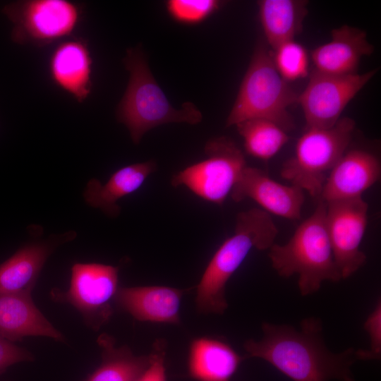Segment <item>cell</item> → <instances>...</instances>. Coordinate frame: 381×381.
<instances>
[{"label": "cell", "mask_w": 381, "mask_h": 381, "mask_svg": "<svg viewBox=\"0 0 381 381\" xmlns=\"http://www.w3.org/2000/svg\"><path fill=\"white\" fill-rule=\"evenodd\" d=\"M300 326L298 330L289 325L263 322L262 337L244 343V358L262 359L293 381H355L351 367L358 361L356 349L331 351L318 318H306Z\"/></svg>", "instance_id": "1"}, {"label": "cell", "mask_w": 381, "mask_h": 381, "mask_svg": "<svg viewBox=\"0 0 381 381\" xmlns=\"http://www.w3.org/2000/svg\"><path fill=\"white\" fill-rule=\"evenodd\" d=\"M278 229L271 215L259 207L238 213L234 234L224 241L197 286L195 303L202 313L223 314L228 307L226 286L252 248L269 249Z\"/></svg>", "instance_id": "2"}, {"label": "cell", "mask_w": 381, "mask_h": 381, "mask_svg": "<svg viewBox=\"0 0 381 381\" xmlns=\"http://www.w3.org/2000/svg\"><path fill=\"white\" fill-rule=\"evenodd\" d=\"M313 214L296 229L283 245L274 243L268 250L271 265L282 277L298 275L302 296L317 292L322 282L341 279L325 225V202L318 200Z\"/></svg>", "instance_id": "3"}, {"label": "cell", "mask_w": 381, "mask_h": 381, "mask_svg": "<svg viewBox=\"0 0 381 381\" xmlns=\"http://www.w3.org/2000/svg\"><path fill=\"white\" fill-rule=\"evenodd\" d=\"M123 62L129 72V80L118 104L116 118L127 128L135 144L147 131L160 125H194L201 121L202 113L194 104L186 102L180 109L172 107L154 78L140 48L128 49Z\"/></svg>", "instance_id": "4"}, {"label": "cell", "mask_w": 381, "mask_h": 381, "mask_svg": "<svg viewBox=\"0 0 381 381\" xmlns=\"http://www.w3.org/2000/svg\"><path fill=\"white\" fill-rule=\"evenodd\" d=\"M298 96L277 71L270 49L264 43H259L226 120V127L249 119H263L287 133L295 127L289 110L297 103Z\"/></svg>", "instance_id": "5"}, {"label": "cell", "mask_w": 381, "mask_h": 381, "mask_svg": "<svg viewBox=\"0 0 381 381\" xmlns=\"http://www.w3.org/2000/svg\"><path fill=\"white\" fill-rule=\"evenodd\" d=\"M355 126L353 119L342 117L329 128H306L294 155L282 164V177L318 200L328 174L346 152Z\"/></svg>", "instance_id": "6"}, {"label": "cell", "mask_w": 381, "mask_h": 381, "mask_svg": "<svg viewBox=\"0 0 381 381\" xmlns=\"http://www.w3.org/2000/svg\"><path fill=\"white\" fill-rule=\"evenodd\" d=\"M205 152V159L174 174L171 183L174 187L184 186L202 199L222 205L246 167V158L226 137L210 140Z\"/></svg>", "instance_id": "7"}, {"label": "cell", "mask_w": 381, "mask_h": 381, "mask_svg": "<svg viewBox=\"0 0 381 381\" xmlns=\"http://www.w3.org/2000/svg\"><path fill=\"white\" fill-rule=\"evenodd\" d=\"M13 25L12 40L42 47L70 35L76 28L81 11L67 0H24L2 9Z\"/></svg>", "instance_id": "8"}, {"label": "cell", "mask_w": 381, "mask_h": 381, "mask_svg": "<svg viewBox=\"0 0 381 381\" xmlns=\"http://www.w3.org/2000/svg\"><path fill=\"white\" fill-rule=\"evenodd\" d=\"M377 70L350 75H333L313 70L297 99L304 115L306 128H329L334 126L347 104Z\"/></svg>", "instance_id": "9"}, {"label": "cell", "mask_w": 381, "mask_h": 381, "mask_svg": "<svg viewBox=\"0 0 381 381\" xmlns=\"http://www.w3.org/2000/svg\"><path fill=\"white\" fill-rule=\"evenodd\" d=\"M368 211L362 197L325 202L326 229L341 279L349 278L366 262L367 256L360 247Z\"/></svg>", "instance_id": "10"}, {"label": "cell", "mask_w": 381, "mask_h": 381, "mask_svg": "<svg viewBox=\"0 0 381 381\" xmlns=\"http://www.w3.org/2000/svg\"><path fill=\"white\" fill-rule=\"evenodd\" d=\"M118 268L100 263H75L67 291L56 293L73 306L89 325L99 327L111 318L119 289Z\"/></svg>", "instance_id": "11"}, {"label": "cell", "mask_w": 381, "mask_h": 381, "mask_svg": "<svg viewBox=\"0 0 381 381\" xmlns=\"http://www.w3.org/2000/svg\"><path fill=\"white\" fill-rule=\"evenodd\" d=\"M230 195L234 202L251 199L270 214L291 220L301 219L305 200L303 190L298 186L284 185L263 170L248 166Z\"/></svg>", "instance_id": "12"}, {"label": "cell", "mask_w": 381, "mask_h": 381, "mask_svg": "<svg viewBox=\"0 0 381 381\" xmlns=\"http://www.w3.org/2000/svg\"><path fill=\"white\" fill-rule=\"evenodd\" d=\"M380 160L361 149L346 152L328 174L320 198L325 202L362 197L380 178Z\"/></svg>", "instance_id": "13"}, {"label": "cell", "mask_w": 381, "mask_h": 381, "mask_svg": "<svg viewBox=\"0 0 381 381\" xmlns=\"http://www.w3.org/2000/svg\"><path fill=\"white\" fill-rule=\"evenodd\" d=\"M185 291L164 286L121 287L114 302L121 310L139 321L179 324Z\"/></svg>", "instance_id": "14"}, {"label": "cell", "mask_w": 381, "mask_h": 381, "mask_svg": "<svg viewBox=\"0 0 381 381\" xmlns=\"http://www.w3.org/2000/svg\"><path fill=\"white\" fill-rule=\"evenodd\" d=\"M373 50L364 30L344 25L332 30L330 41L315 47L310 56L317 71L350 75L357 73L361 59Z\"/></svg>", "instance_id": "15"}, {"label": "cell", "mask_w": 381, "mask_h": 381, "mask_svg": "<svg viewBox=\"0 0 381 381\" xmlns=\"http://www.w3.org/2000/svg\"><path fill=\"white\" fill-rule=\"evenodd\" d=\"M49 70L53 83L78 102L87 99L92 87V60L85 42L71 40L59 44L51 55Z\"/></svg>", "instance_id": "16"}, {"label": "cell", "mask_w": 381, "mask_h": 381, "mask_svg": "<svg viewBox=\"0 0 381 381\" xmlns=\"http://www.w3.org/2000/svg\"><path fill=\"white\" fill-rule=\"evenodd\" d=\"M30 291L0 292V335L13 341L28 336L64 338L42 314Z\"/></svg>", "instance_id": "17"}, {"label": "cell", "mask_w": 381, "mask_h": 381, "mask_svg": "<svg viewBox=\"0 0 381 381\" xmlns=\"http://www.w3.org/2000/svg\"><path fill=\"white\" fill-rule=\"evenodd\" d=\"M156 168L155 162L147 161L119 169L104 184L92 179L87 184L83 198L90 206L100 209L109 216L116 217L120 212L117 202L138 190Z\"/></svg>", "instance_id": "18"}, {"label": "cell", "mask_w": 381, "mask_h": 381, "mask_svg": "<svg viewBox=\"0 0 381 381\" xmlns=\"http://www.w3.org/2000/svg\"><path fill=\"white\" fill-rule=\"evenodd\" d=\"M243 359L224 341L196 338L189 348L188 374L197 381H229Z\"/></svg>", "instance_id": "19"}, {"label": "cell", "mask_w": 381, "mask_h": 381, "mask_svg": "<svg viewBox=\"0 0 381 381\" xmlns=\"http://www.w3.org/2000/svg\"><path fill=\"white\" fill-rule=\"evenodd\" d=\"M257 4L263 33L272 50L301 32L308 12L307 1L260 0Z\"/></svg>", "instance_id": "20"}, {"label": "cell", "mask_w": 381, "mask_h": 381, "mask_svg": "<svg viewBox=\"0 0 381 381\" xmlns=\"http://www.w3.org/2000/svg\"><path fill=\"white\" fill-rule=\"evenodd\" d=\"M53 250L48 243H35L19 249L0 265V292L30 291Z\"/></svg>", "instance_id": "21"}, {"label": "cell", "mask_w": 381, "mask_h": 381, "mask_svg": "<svg viewBox=\"0 0 381 381\" xmlns=\"http://www.w3.org/2000/svg\"><path fill=\"white\" fill-rule=\"evenodd\" d=\"M102 349L101 365L86 381H138L150 363V356H135L126 346L116 347L107 334L98 339Z\"/></svg>", "instance_id": "22"}, {"label": "cell", "mask_w": 381, "mask_h": 381, "mask_svg": "<svg viewBox=\"0 0 381 381\" xmlns=\"http://www.w3.org/2000/svg\"><path fill=\"white\" fill-rule=\"evenodd\" d=\"M246 153L262 160L273 157L289 141L287 133L274 122L253 119L236 125Z\"/></svg>", "instance_id": "23"}, {"label": "cell", "mask_w": 381, "mask_h": 381, "mask_svg": "<svg viewBox=\"0 0 381 381\" xmlns=\"http://www.w3.org/2000/svg\"><path fill=\"white\" fill-rule=\"evenodd\" d=\"M272 59L277 71L288 83L308 75V53L295 40L286 42L273 50Z\"/></svg>", "instance_id": "24"}, {"label": "cell", "mask_w": 381, "mask_h": 381, "mask_svg": "<svg viewBox=\"0 0 381 381\" xmlns=\"http://www.w3.org/2000/svg\"><path fill=\"white\" fill-rule=\"evenodd\" d=\"M215 0H169L167 2L169 14L175 20L195 24L205 20L219 7Z\"/></svg>", "instance_id": "25"}, {"label": "cell", "mask_w": 381, "mask_h": 381, "mask_svg": "<svg viewBox=\"0 0 381 381\" xmlns=\"http://www.w3.org/2000/svg\"><path fill=\"white\" fill-rule=\"evenodd\" d=\"M363 327L370 338L368 349H356L358 360H379L381 356V302L377 301L374 310L368 316Z\"/></svg>", "instance_id": "26"}, {"label": "cell", "mask_w": 381, "mask_h": 381, "mask_svg": "<svg viewBox=\"0 0 381 381\" xmlns=\"http://www.w3.org/2000/svg\"><path fill=\"white\" fill-rule=\"evenodd\" d=\"M165 354V343L163 340H157L149 355V365L138 381H167Z\"/></svg>", "instance_id": "27"}, {"label": "cell", "mask_w": 381, "mask_h": 381, "mask_svg": "<svg viewBox=\"0 0 381 381\" xmlns=\"http://www.w3.org/2000/svg\"><path fill=\"white\" fill-rule=\"evenodd\" d=\"M32 354L0 335V374L17 363L30 361Z\"/></svg>", "instance_id": "28"}]
</instances>
